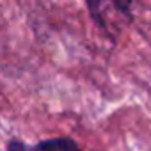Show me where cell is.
Masks as SVG:
<instances>
[{"instance_id":"obj_1","label":"cell","mask_w":151,"mask_h":151,"mask_svg":"<svg viewBox=\"0 0 151 151\" xmlns=\"http://www.w3.org/2000/svg\"><path fill=\"white\" fill-rule=\"evenodd\" d=\"M86 7L94 25L107 37H114L110 32V25L107 22L109 9H112L116 14H121L126 20V23L133 20V0H86Z\"/></svg>"},{"instance_id":"obj_2","label":"cell","mask_w":151,"mask_h":151,"mask_svg":"<svg viewBox=\"0 0 151 151\" xmlns=\"http://www.w3.org/2000/svg\"><path fill=\"white\" fill-rule=\"evenodd\" d=\"M6 151H82V147L73 137L60 135L43 139L36 144H27L20 139H9L6 144Z\"/></svg>"}]
</instances>
